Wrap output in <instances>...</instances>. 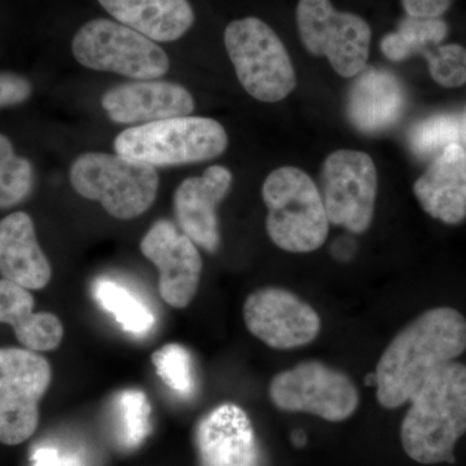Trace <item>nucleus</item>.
<instances>
[{
  "mask_svg": "<svg viewBox=\"0 0 466 466\" xmlns=\"http://www.w3.org/2000/svg\"><path fill=\"white\" fill-rule=\"evenodd\" d=\"M32 85L24 76L0 73V109L17 106L29 99Z\"/></svg>",
  "mask_w": 466,
  "mask_h": 466,
  "instance_id": "c85d7f7f",
  "label": "nucleus"
},
{
  "mask_svg": "<svg viewBox=\"0 0 466 466\" xmlns=\"http://www.w3.org/2000/svg\"><path fill=\"white\" fill-rule=\"evenodd\" d=\"M140 250L158 269V291L170 308L186 309L198 293L202 274L200 251L168 220H158L140 241Z\"/></svg>",
  "mask_w": 466,
  "mask_h": 466,
  "instance_id": "ddd939ff",
  "label": "nucleus"
},
{
  "mask_svg": "<svg viewBox=\"0 0 466 466\" xmlns=\"http://www.w3.org/2000/svg\"><path fill=\"white\" fill-rule=\"evenodd\" d=\"M262 198L266 229L276 247L289 253H311L323 247L329 219L314 180L299 167L276 168L266 177Z\"/></svg>",
  "mask_w": 466,
  "mask_h": 466,
  "instance_id": "7ed1b4c3",
  "label": "nucleus"
},
{
  "mask_svg": "<svg viewBox=\"0 0 466 466\" xmlns=\"http://www.w3.org/2000/svg\"><path fill=\"white\" fill-rule=\"evenodd\" d=\"M300 41L315 56H325L343 78L366 69L372 30L363 17L337 11L330 0H299L296 11Z\"/></svg>",
  "mask_w": 466,
  "mask_h": 466,
  "instance_id": "6e6552de",
  "label": "nucleus"
},
{
  "mask_svg": "<svg viewBox=\"0 0 466 466\" xmlns=\"http://www.w3.org/2000/svg\"><path fill=\"white\" fill-rule=\"evenodd\" d=\"M33 167L15 153L11 140L0 134V208L25 200L33 188Z\"/></svg>",
  "mask_w": 466,
  "mask_h": 466,
  "instance_id": "393cba45",
  "label": "nucleus"
},
{
  "mask_svg": "<svg viewBox=\"0 0 466 466\" xmlns=\"http://www.w3.org/2000/svg\"><path fill=\"white\" fill-rule=\"evenodd\" d=\"M101 106L116 124L146 125L191 115L195 100L183 86L149 79L110 88Z\"/></svg>",
  "mask_w": 466,
  "mask_h": 466,
  "instance_id": "dca6fc26",
  "label": "nucleus"
},
{
  "mask_svg": "<svg viewBox=\"0 0 466 466\" xmlns=\"http://www.w3.org/2000/svg\"><path fill=\"white\" fill-rule=\"evenodd\" d=\"M452 0H401L407 17L441 18L449 12Z\"/></svg>",
  "mask_w": 466,
  "mask_h": 466,
  "instance_id": "c756f323",
  "label": "nucleus"
},
{
  "mask_svg": "<svg viewBox=\"0 0 466 466\" xmlns=\"http://www.w3.org/2000/svg\"><path fill=\"white\" fill-rule=\"evenodd\" d=\"M0 275L29 290H41L52 278V267L36 240L32 217L24 211L0 220Z\"/></svg>",
  "mask_w": 466,
  "mask_h": 466,
  "instance_id": "6ab92c4d",
  "label": "nucleus"
},
{
  "mask_svg": "<svg viewBox=\"0 0 466 466\" xmlns=\"http://www.w3.org/2000/svg\"><path fill=\"white\" fill-rule=\"evenodd\" d=\"M447 35L449 24L443 18L406 17L400 21L397 32L383 36L380 47L389 60L400 63L437 47Z\"/></svg>",
  "mask_w": 466,
  "mask_h": 466,
  "instance_id": "4be33fe9",
  "label": "nucleus"
},
{
  "mask_svg": "<svg viewBox=\"0 0 466 466\" xmlns=\"http://www.w3.org/2000/svg\"><path fill=\"white\" fill-rule=\"evenodd\" d=\"M406 106L400 79L388 70L367 66L350 90L348 116L360 133L379 134L400 122Z\"/></svg>",
  "mask_w": 466,
  "mask_h": 466,
  "instance_id": "a211bd4d",
  "label": "nucleus"
},
{
  "mask_svg": "<svg viewBox=\"0 0 466 466\" xmlns=\"http://www.w3.org/2000/svg\"><path fill=\"white\" fill-rule=\"evenodd\" d=\"M0 323L11 325L17 341L27 350H56L64 339V325L51 312H34L29 289L0 279Z\"/></svg>",
  "mask_w": 466,
  "mask_h": 466,
  "instance_id": "412c9836",
  "label": "nucleus"
},
{
  "mask_svg": "<svg viewBox=\"0 0 466 466\" xmlns=\"http://www.w3.org/2000/svg\"><path fill=\"white\" fill-rule=\"evenodd\" d=\"M232 184L228 168L214 165L201 177H187L174 195V211L177 225L198 247L216 253L219 248V222L217 208Z\"/></svg>",
  "mask_w": 466,
  "mask_h": 466,
  "instance_id": "4468645a",
  "label": "nucleus"
},
{
  "mask_svg": "<svg viewBox=\"0 0 466 466\" xmlns=\"http://www.w3.org/2000/svg\"><path fill=\"white\" fill-rule=\"evenodd\" d=\"M461 119L450 113H438L413 126L408 142L416 157L433 159L451 144L461 142Z\"/></svg>",
  "mask_w": 466,
  "mask_h": 466,
  "instance_id": "b1692460",
  "label": "nucleus"
},
{
  "mask_svg": "<svg viewBox=\"0 0 466 466\" xmlns=\"http://www.w3.org/2000/svg\"><path fill=\"white\" fill-rule=\"evenodd\" d=\"M51 381V364L39 352L0 348V443L17 446L35 433Z\"/></svg>",
  "mask_w": 466,
  "mask_h": 466,
  "instance_id": "1a4fd4ad",
  "label": "nucleus"
},
{
  "mask_svg": "<svg viewBox=\"0 0 466 466\" xmlns=\"http://www.w3.org/2000/svg\"><path fill=\"white\" fill-rule=\"evenodd\" d=\"M35 466H61L54 450H39L34 456Z\"/></svg>",
  "mask_w": 466,
  "mask_h": 466,
  "instance_id": "7c9ffc66",
  "label": "nucleus"
},
{
  "mask_svg": "<svg viewBox=\"0 0 466 466\" xmlns=\"http://www.w3.org/2000/svg\"><path fill=\"white\" fill-rule=\"evenodd\" d=\"M152 361L157 375L168 388L179 394H188L193 390L195 380H193L191 355L183 346L168 343L153 352Z\"/></svg>",
  "mask_w": 466,
  "mask_h": 466,
  "instance_id": "bb28decb",
  "label": "nucleus"
},
{
  "mask_svg": "<svg viewBox=\"0 0 466 466\" xmlns=\"http://www.w3.org/2000/svg\"><path fill=\"white\" fill-rule=\"evenodd\" d=\"M69 177L79 196L100 202L116 219L142 216L157 198L156 167L118 153H85L73 162Z\"/></svg>",
  "mask_w": 466,
  "mask_h": 466,
  "instance_id": "20e7f679",
  "label": "nucleus"
},
{
  "mask_svg": "<svg viewBox=\"0 0 466 466\" xmlns=\"http://www.w3.org/2000/svg\"><path fill=\"white\" fill-rule=\"evenodd\" d=\"M122 434L127 446H137L148 429L149 406L146 395L139 391H125L121 397Z\"/></svg>",
  "mask_w": 466,
  "mask_h": 466,
  "instance_id": "cd10ccee",
  "label": "nucleus"
},
{
  "mask_svg": "<svg viewBox=\"0 0 466 466\" xmlns=\"http://www.w3.org/2000/svg\"><path fill=\"white\" fill-rule=\"evenodd\" d=\"M466 350V319L438 308L420 315L395 336L376 368L377 400L395 410L412 400L426 380Z\"/></svg>",
  "mask_w": 466,
  "mask_h": 466,
  "instance_id": "f257e3e1",
  "label": "nucleus"
},
{
  "mask_svg": "<svg viewBox=\"0 0 466 466\" xmlns=\"http://www.w3.org/2000/svg\"><path fill=\"white\" fill-rule=\"evenodd\" d=\"M269 400L285 412L311 413L330 422L354 415L360 403L355 383L321 361H303L269 382Z\"/></svg>",
  "mask_w": 466,
  "mask_h": 466,
  "instance_id": "9d476101",
  "label": "nucleus"
},
{
  "mask_svg": "<svg viewBox=\"0 0 466 466\" xmlns=\"http://www.w3.org/2000/svg\"><path fill=\"white\" fill-rule=\"evenodd\" d=\"M228 146L225 127L204 116H175L122 131L115 140L118 155L152 167H177L219 157Z\"/></svg>",
  "mask_w": 466,
  "mask_h": 466,
  "instance_id": "39448f33",
  "label": "nucleus"
},
{
  "mask_svg": "<svg viewBox=\"0 0 466 466\" xmlns=\"http://www.w3.org/2000/svg\"><path fill=\"white\" fill-rule=\"evenodd\" d=\"M76 60L88 69L149 81L167 73V52L146 35L106 18L88 21L72 42Z\"/></svg>",
  "mask_w": 466,
  "mask_h": 466,
  "instance_id": "0eeeda50",
  "label": "nucleus"
},
{
  "mask_svg": "<svg viewBox=\"0 0 466 466\" xmlns=\"http://www.w3.org/2000/svg\"><path fill=\"white\" fill-rule=\"evenodd\" d=\"M94 294L97 302L115 315L126 332L143 334L152 329L155 324L152 312L125 288L113 281L99 280L95 284Z\"/></svg>",
  "mask_w": 466,
  "mask_h": 466,
  "instance_id": "5701e85b",
  "label": "nucleus"
},
{
  "mask_svg": "<svg viewBox=\"0 0 466 466\" xmlns=\"http://www.w3.org/2000/svg\"><path fill=\"white\" fill-rule=\"evenodd\" d=\"M245 325L254 337L276 350L302 348L314 341L321 329L318 312L283 288H262L244 303Z\"/></svg>",
  "mask_w": 466,
  "mask_h": 466,
  "instance_id": "f8f14e48",
  "label": "nucleus"
},
{
  "mask_svg": "<svg viewBox=\"0 0 466 466\" xmlns=\"http://www.w3.org/2000/svg\"><path fill=\"white\" fill-rule=\"evenodd\" d=\"M461 128H462L461 139H464V143H465V146H462V147H464V148L466 150V110L464 113V116H462V119H461Z\"/></svg>",
  "mask_w": 466,
  "mask_h": 466,
  "instance_id": "2f4dec72",
  "label": "nucleus"
},
{
  "mask_svg": "<svg viewBox=\"0 0 466 466\" xmlns=\"http://www.w3.org/2000/svg\"><path fill=\"white\" fill-rule=\"evenodd\" d=\"M435 84L444 88L466 85V48L458 43L437 46L422 55Z\"/></svg>",
  "mask_w": 466,
  "mask_h": 466,
  "instance_id": "a878e982",
  "label": "nucleus"
},
{
  "mask_svg": "<svg viewBox=\"0 0 466 466\" xmlns=\"http://www.w3.org/2000/svg\"><path fill=\"white\" fill-rule=\"evenodd\" d=\"M377 184L375 162L367 153H330L321 173V198L329 222L352 233L366 232L375 216Z\"/></svg>",
  "mask_w": 466,
  "mask_h": 466,
  "instance_id": "9b49d317",
  "label": "nucleus"
},
{
  "mask_svg": "<svg viewBox=\"0 0 466 466\" xmlns=\"http://www.w3.org/2000/svg\"><path fill=\"white\" fill-rule=\"evenodd\" d=\"M122 25L155 42H174L195 24L189 0H97Z\"/></svg>",
  "mask_w": 466,
  "mask_h": 466,
  "instance_id": "aec40b11",
  "label": "nucleus"
},
{
  "mask_svg": "<svg viewBox=\"0 0 466 466\" xmlns=\"http://www.w3.org/2000/svg\"><path fill=\"white\" fill-rule=\"evenodd\" d=\"M227 54L245 91L263 103L284 100L297 76L284 43L257 17L232 21L225 30Z\"/></svg>",
  "mask_w": 466,
  "mask_h": 466,
  "instance_id": "423d86ee",
  "label": "nucleus"
},
{
  "mask_svg": "<svg viewBox=\"0 0 466 466\" xmlns=\"http://www.w3.org/2000/svg\"><path fill=\"white\" fill-rule=\"evenodd\" d=\"M201 466H258V446L249 416L223 403L202 417L196 428Z\"/></svg>",
  "mask_w": 466,
  "mask_h": 466,
  "instance_id": "2eb2a0df",
  "label": "nucleus"
},
{
  "mask_svg": "<svg viewBox=\"0 0 466 466\" xmlns=\"http://www.w3.org/2000/svg\"><path fill=\"white\" fill-rule=\"evenodd\" d=\"M417 201L434 219L456 226L466 219V150L451 144L413 184Z\"/></svg>",
  "mask_w": 466,
  "mask_h": 466,
  "instance_id": "f3484780",
  "label": "nucleus"
},
{
  "mask_svg": "<svg viewBox=\"0 0 466 466\" xmlns=\"http://www.w3.org/2000/svg\"><path fill=\"white\" fill-rule=\"evenodd\" d=\"M410 401L400 429L407 455L424 465L455 462L453 450L466 433V366L441 367Z\"/></svg>",
  "mask_w": 466,
  "mask_h": 466,
  "instance_id": "f03ea898",
  "label": "nucleus"
}]
</instances>
